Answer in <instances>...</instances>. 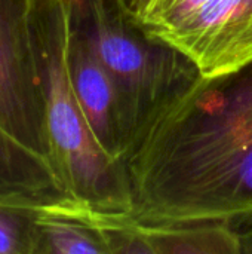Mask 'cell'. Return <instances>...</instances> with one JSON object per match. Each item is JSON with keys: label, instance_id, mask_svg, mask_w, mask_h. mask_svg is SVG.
<instances>
[{"label": "cell", "instance_id": "2", "mask_svg": "<svg viewBox=\"0 0 252 254\" xmlns=\"http://www.w3.org/2000/svg\"><path fill=\"white\" fill-rule=\"evenodd\" d=\"M31 28L58 177L73 198L102 211L131 214L134 202L126 164L101 149L71 83L70 1L33 0Z\"/></svg>", "mask_w": 252, "mask_h": 254}, {"label": "cell", "instance_id": "5", "mask_svg": "<svg viewBox=\"0 0 252 254\" xmlns=\"http://www.w3.org/2000/svg\"><path fill=\"white\" fill-rule=\"evenodd\" d=\"M31 4L33 0H0V128L53 168Z\"/></svg>", "mask_w": 252, "mask_h": 254}, {"label": "cell", "instance_id": "8", "mask_svg": "<svg viewBox=\"0 0 252 254\" xmlns=\"http://www.w3.org/2000/svg\"><path fill=\"white\" fill-rule=\"evenodd\" d=\"M36 231L39 254H110L100 210L71 196L43 204Z\"/></svg>", "mask_w": 252, "mask_h": 254}, {"label": "cell", "instance_id": "3", "mask_svg": "<svg viewBox=\"0 0 252 254\" xmlns=\"http://www.w3.org/2000/svg\"><path fill=\"white\" fill-rule=\"evenodd\" d=\"M68 1L71 21L114 82L129 155L153 118L201 74L187 57L147 34L125 0Z\"/></svg>", "mask_w": 252, "mask_h": 254}, {"label": "cell", "instance_id": "6", "mask_svg": "<svg viewBox=\"0 0 252 254\" xmlns=\"http://www.w3.org/2000/svg\"><path fill=\"white\" fill-rule=\"evenodd\" d=\"M111 254H242L238 228L223 222L146 223L128 213H108Z\"/></svg>", "mask_w": 252, "mask_h": 254}, {"label": "cell", "instance_id": "4", "mask_svg": "<svg viewBox=\"0 0 252 254\" xmlns=\"http://www.w3.org/2000/svg\"><path fill=\"white\" fill-rule=\"evenodd\" d=\"M129 10L147 34L187 57L203 77L252 63V0H131Z\"/></svg>", "mask_w": 252, "mask_h": 254}, {"label": "cell", "instance_id": "7", "mask_svg": "<svg viewBox=\"0 0 252 254\" xmlns=\"http://www.w3.org/2000/svg\"><path fill=\"white\" fill-rule=\"evenodd\" d=\"M68 68L77 101L98 144L111 159L125 162L128 138L114 82L71 16Z\"/></svg>", "mask_w": 252, "mask_h": 254}, {"label": "cell", "instance_id": "1", "mask_svg": "<svg viewBox=\"0 0 252 254\" xmlns=\"http://www.w3.org/2000/svg\"><path fill=\"white\" fill-rule=\"evenodd\" d=\"M125 164L140 222L252 219V63L199 76L153 118Z\"/></svg>", "mask_w": 252, "mask_h": 254}, {"label": "cell", "instance_id": "10", "mask_svg": "<svg viewBox=\"0 0 252 254\" xmlns=\"http://www.w3.org/2000/svg\"><path fill=\"white\" fill-rule=\"evenodd\" d=\"M48 202L0 196V254H39L36 217Z\"/></svg>", "mask_w": 252, "mask_h": 254}, {"label": "cell", "instance_id": "11", "mask_svg": "<svg viewBox=\"0 0 252 254\" xmlns=\"http://www.w3.org/2000/svg\"><path fill=\"white\" fill-rule=\"evenodd\" d=\"M241 246H242V254H252V219L241 223L238 226Z\"/></svg>", "mask_w": 252, "mask_h": 254}, {"label": "cell", "instance_id": "9", "mask_svg": "<svg viewBox=\"0 0 252 254\" xmlns=\"http://www.w3.org/2000/svg\"><path fill=\"white\" fill-rule=\"evenodd\" d=\"M0 196L53 202L71 195L49 162L22 147L0 128Z\"/></svg>", "mask_w": 252, "mask_h": 254}, {"label": "cell", "instance_id": "12", "mask_svg": "<svg viewBox=\"0 0 252 254\" xmlns=\"http://www.w3.org/2000/svg\"><path fill=\"white\" fill-rule=\"evenodd\" d=\"M125 1H126V4L129 6V1H131V0H125Z\"/></svg>", "mask_w": 252, "mask_h": 254}]
</instances>
